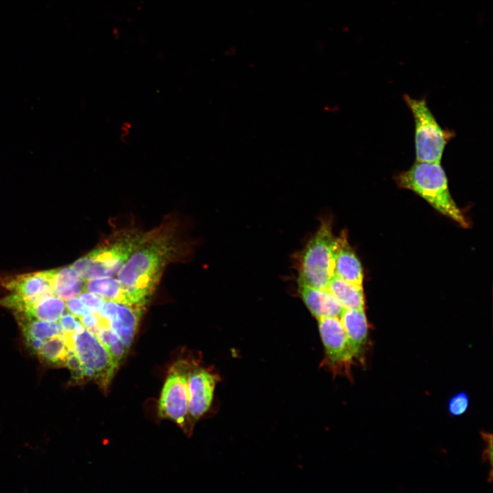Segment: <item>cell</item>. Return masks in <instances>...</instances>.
Wrapping results in <instances>:
<instances>
[{
	"instance_id": "1",
	"label": "cell",
	"mask_w": 493,
	"mask_h": 493,
	"mask_svg": "<svg viewBox=\"0 0 493 493\" xmlns=\"http://www.w3.org/2000/svg\"><path fill=\"white\" fill-rule=\"evenodd\" d=\"M183 220L177 214L147 231V237L121 270L118 279L131 305L145 306L155 292L166 266L186 257L191 252L182 234Z\"/></svg>"
},
{
	"instance_id": "2",
	"label": "cell",
	"mask_w": 493,
	"mask_h": 493,
	"mask_svg": "<svg viewBox=\"0 0 493 493\" xmlns=\"http://www.w3.org/2000/svg\"><path fill=\"white\" fill-rule=\"evenodd\" d=\"M147 231L134 227L116 230L72 267L85 281L114 277L144 240Z\"/></svg>"
},
{
	"instance_id": "3",
	"label": "cell",
	"mask_w": 493,
	"mask_h": 493,
	"mask_svg": "<svg viewBox=\"0 0 493 493\" xmlns=\"http://www.w3.org/2000/svg\"><path fill=\"white\" fill-rule=\"evenodd\" d=\"M394 179L399 187L414 192L461 227H468L466 217L451 194L440 163L416 162L408 170L396 174Z\"/></svg>"
},
{
	"instance_id": "4",
	"label": "cell",
	"mask_w": 493,
	"mask_h": 493,
	"mask_svg": "<svg viewBox=\"0 0 493 493\" xmlns=\"http://www.w3.org/2000/svg\"><path fill=\"white\" fill-rule=\"evenodd\" d=\"M336 242L331 218L323 216L317 231L303 251L298 282L327 288L334 275Z\"/></svg>"
},
{
	"instance_id": "5",
	"label": "cell",
	"mask_w": 493,
	"mask_h": 493,
	"mask_svg": "<svg viewBox=\"0 0 493 493\" xmlns=\"http://www.w3.org/2000/svg\"><path fill=\"white\" fill-rule=\"evenodd\" d=\"M403 99L414 120L416 162L440 163L445 147L455 133L440 127L426 99H416L407 94Z\"/></svg>"
},
{
	"instance_id": "6",
	"label": "cell",
	"mask_w": 493,
	"mask_h": 493,
	"mask_svg": "<svg viewBox=\"0 0 493 493\" xmlns=\"http://www.w3.org/2000/svg\"><path fill=\"white\" fill-rule=\"evenodd\" d=\"M62 337L69 351L79 359L86 379L107 390L118 366L96 335L84 328L78 332H63Z\"/></svg>"
},
{
	"instance_id": "7",
	"label": "cell",
	"mask_w": 493,
	"mask_h": 493,
	"mask_svg": "<svg viewBox=\"0 0 493 493\" xmlns=\"http://www.w3.org/2000/svg\"><path fill=\"white\" fill-rule=\"evenodd\" d=\"M318 323L325 351L320 367L333 377L342 376L353 382L352 369L356 364L339 317L321 318Z\"/></svg>"
},
{
	"instance_id": "8",
	"label": "cell",
	"mask_w": 493,
	"mask_h": 493,
	"mask_svg": "<svg viewBox=\"0 0 493 493\" xmlns=\"http://www.w3.org/2000/svg\"><path fill=\"white\" fill-rule=\"evenodd\" d=\"M192 364L179 359L170 366L159 399V416L182 428L188 421V380Z\"/></svg>"
},
{
	"instance_id": "9",
	"label": "cell",
	"mask_w": 493,
	"mask_h": 493,
	"mask_svg": "<svg viewBox=\"0 0 493 493\" xmlns=\"http://www.w3.org/2000/svg\"><path fill=\"white\" fill-rule=\"evenodd\" d=\"M220 376L192 364L188 380V421L195 422L210 408Z\"/></svg>"
},
{
	"instance_id": "10",
	"label": "cell",
	"mask_w": 493,
	"mask_h": 493,
	"mask_svg": "<svg viewBox=\"0 0 493 493\" xmlns=\"http://www.w3.org/2000/svg\"><path fill=\"white\" fill-rule=\"evenodd\" d=\"M144 306L105 301L99 316L129 350L137 333Z\"/></svg>"
},
{
	"instance_id": "11",
	"label": "cell",
	"mask_w": 493,
	"mask_h": 493,
	"mask_svg": "<svg viewBox=\"0 0 493 493\" xmlns=\"http://www.w3.org/2000/svg\"><path fill=\"white\" fill-rule=\"evenodd\" d=\"M55 271L51 270L20 275L3 280L2 284L12 294L21 296L27 302L26 309L42 298L53 294L52 282Z\"/></svg>"
},
{
	"instance_id": "12",
	"label": "cell",
	"mask_w": 493,
	"mask_h": 493,
	"mask_svg": "<svg viewBox=\"0 0 493 493\" xmlns=\"http://www.w3.org/2000/svg\"><path fill=\"white\" fill-rule=\"evenodd\" d=\"M339 318L345 331L356 365L366 366L368 325L364 308L343 309Z\"/></svg>"
},
{
	"instance_id": "13",
	"label": "cell",
	"mask_w": 493,
	"mask_h": 493,
	"mask_svg": "<svg viewBox=\"0 0 493 493\" xmlns=\"http://www.w3.org/2000/svg\"><path fill=\"white\" fill-rule=\"evenodd\" d=\"M334 275L355 285L362 286L363 283V268L349 243L346 230L337 238Z\"/></svg>"
},
{
	"instance_id": "14",
	"label": "cell",
	"mask_w": 493,
	"mask_h": 493,
	"mask_svg": "<svg viewBox=\"0 0 493 493\" xmlns=\"http://www.w3.org/2000/svg\"><path fill=\"white\" fill-rule=\"evenodd\" d=\"M299 292L311 314L318 320L340 315L344 309L327 288H320L298 282Z\"/></svg>"
},
{
	"instance_id": "15",
	"label": "cell",
	"mask_w": 493,
	"mask_h": 493,
	"mask_svg": "<svg viewBox=\"0 0 493 493\" xmlns=\"http://www.w3.org/2000/svg\"><path fill=\"white\" fill-rule=\"evenodd\" d=\"M17 320L21 325L27 345L36 353L47 339L62 335L63 329L59 323L48 322L17 312Z\"/></svg>"
},
{
	"instance_id": "16",
	"label": "cell",
	"mask_w": 493,
	"mask_h": 493,
	"mask_svg": "<svg viewBox=\"0 0 493 493\" xmlns=\"http://www.w3.org/2000/svg\"><path fill=\"white\" fill-rule=\"evenodd\" d=\"M327 288L338 299L343 308L349 309L364 308L362 286L353 284L333 275Z\"/></svg>"
},
{
	"instance_id": "17",
	"label": "cell",
	"mask_w": 493,
	"mask_h": 493,
	"mask_svg": "<svg viewBox=\"0 0 493 493\" xmlns=\"http://www.w3.org/2000/svg\"><path fill=\"white\" fill-rule=\"evenodd\" d=\"M85 282L72 266L56 269L52 282L53 294L63 300L77 296L84 291Z\"/></svg>"
},
{
	"instance_id": "18",
	"label": "cell",
	"mask_w": 493,
	"mask_h": 493,
	"mask_svg": "<svg viewBox=\"0 0 493 493\" xmlns=\"http://www.w3.org/2000/svg\"><path fill=\"white\" fill-rule=\"evenodd\" d=\"M84 291L95 294L105 301L131 305L127 292L118 279L105 277L87 280Z\"/></svg>"
},
{
	"instance_id": "19",
	"label": "cell",
	"mask_w": 493,
	"mask_h": 493,
	"mask_svg": "<svg viewBox=\"0 0 493 493\" xmlns=\"http://www.w3.org/2000/svg\"><path fill=\"white\" fill-rule=\"evenodd\" d=\"M66 308L64 301L58 296L52 294L30 305L21 313L39 320L57 322L64 314Z\"/></svg>"
},
{
	"instance_id": "20",
	"label": "cell",
	"mask_w": 493,
	"mask_h": 493,
	"mask_svg": "<svg viewBox=\"0 0 493 493\" xmlns=\"http://www.w3.org/2000/svg\"><path fill=\"white\" fill-rule=\"evenodd\" d=\"M69 350L62 337L58 335L46 340L37 352L40 359L54 366H65Z\"/></svg>"
},
{
	"instance_id": "21",
	"label": "cell",
	"mask_w": 493,
	"mask_h": 493,
	"mask_svg": "<svg viewBox=\"0 0 493 493\" xmlns=\"http://www.w3.org/2000/svg\"><path fill=\"white\" fill-rule=\"evenodd\" d=\"M114 362L118 367L128 349L117 335L107 326L99 327L95 333Z\"/></svg>"
},
{
	"instance_id": "22",
	"label": "cell",
	"mask_w": 493,
	"mask_h": 493,
	"mask_svg": "<svg viewBox=\"0 0 493 493\" xmlns=\"http://www.w3.org/2000/svg\"><path fill=\"white\" fill-rule=\"evenodd\" d=\"M470 398L465 391L454 394L448 401L447 409L451 416H460L468 409Z\"/></svg>"
},
{
	"instance_id": "23",
	"label": "cell",
	"mask_w": 493,
	"mask_h": 493,
	"mask_svg": "<svg viewBox=\"0 0 493 493\" xmlns=\"http://www.w3.org/2000/svg\"><path fill=\"white\" fill-rule=\"evenodd\" d=\"M81 302L92 312L97 315H99L105 300L101 296L89 292L83 291L78 295Z\"/></svg>"
},
{
	"instance_id": "24",
	"label": "cell",
	"mask_w": 493,
	"mask_h": 493,
	"mask_svg": "<svg viewBox=\"0 0 493 493\" xmlns=\"http://www.w3.org/2000/svg\"><path fill=\"white\" fill-rule=\"evenodd\" d=\"M58 323L64 332H78L85 328L79 318L71 312H64Z\"/></svg>"
},
{
	"instance_id": "25",
	"label": "cell",
	"mask_w": 493,
	"mask_h": 493,
	"mask_svg": "<svg viewBox=\"0 0 493 493\" xmlns=\"http://www.w3.org/2000/svg\"><path fill=\"white\" fill-rule=\"evenodd\" d=\"M66 307L69 312L78 318L91 312L77 296L67 299Z\"/></svg>"
},
{
	"instance_id": "26",
	"label": "cell",
	"mask_w": 493,
	"mask_h": 493,
	"mask_svg": "<svg viewBox=\"0 0 493 493\" xmlns=\"http://www.w3.org/2000/svg\"><path fill=\"white\" fill-rule=\"evenodd\" d=\"M481 438L485 442V448L483 451L482 457L483 460L488 464L491 468H492V434L482 431L481 432Z\"/></svg>"
}]
</instances>
